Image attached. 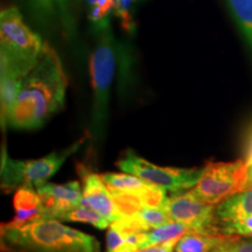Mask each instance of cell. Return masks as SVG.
<instances>
[{
	"label": "cell",
	"mask_w": 252,
	"mask_h": 252,
	"mask_svg": "<svg viewBox=\"0 0 252 252\" xmlns=\"http://www.w3.org/2000/svg\"><path fill=\"white\" fill-rule=\"evenodd\" d=\"M68 80L58 53L45 43L39 61L24 78L6 126L36 130L63 108Z\"/></svg>",
	"instance_id": "6da1fadb"
},
{
	"label": "cell",
	"mask_w": 252,
	"mask_h": 252,
	"mask_svg": "<svg viewBox=\"0 0 252 252\" xmlns=\"http://www.w3.org/2000/svg\"><path fill=\"white\" fill-rule=\"evenodd\" d=\"M1 241L20 252H100L99 242L94 236L50 219L17 228L2 225Z\"/></svg>",
	"instance_id": "7a4b0ae2"
},
{
	"label": "cell",
	"mask_w": 252,
	"mask_h": 252,
	"mask_svg": "<svg viewBox=\"0 0 252 252\" xmlns=\"http://www.w3.org/2000/svg\"><path fill=\"white\" fill-rule=\"evenodd\" d=\"M45 42L25 23L18 7H6L0 13V65L26 77L35 67Z\"/></svg>",
	"instance_id": "3957f363"
},
{
	"label": "cell",
	"mask_w": 252,
	"mask_h": 252,
	"mask_svg": "<svg viewBox=\"0 0 252 252\" xmlns=\"http://www.w3.org/2000/svg\"><path fill=\"white\" fill-rule=\"evenodd\" d=\"M98 40L90 56V77L93 87V117L91 127L96 140L105 131L109 116L110 90L116 71V41L110 26L98 32Z\"/></svg>",
	"instance_id": "277c9868"
},
{
	"label": "cell",
	"mask_w": 252,
	"mask_h": 252,
	"mask_svg": "<svg viewBox=\"0 0 252 252\" xmlns=\"http://www.w3.org/2000/svg\"><path fill=\"white\" fill-rule=\"evenodd\" d=\"M84 140L86 137L75 141L67 149L33 160H14L4 150L1 153V188L6 190L20 187L35 189L56 174L65 160L77 152Z\"/></svg>",
	"instance_id": "5b68a950"
},
{
	"label": "cell",
	"mask_w": 252,
	"mask_h": 252,
	"mask_svg": "<svg viewBox=\"0 0 252 252\" xmlns=\"http://www.w3.org/2000/svg\"><path fill=\"white\" fill-rule=\"evenodd\" d=\"M248 166L244 160L230 162H210L193 188L198 198L216 206L232 195L247 189Z\"/></svg>",
	"instance_id": "8992f818"
},
{
	"label": "cell",
	"mask_w": 252,
	"mask_h": 252,
	"mask_svg": "<svg viewBox=\"0 0 252 252\" xmlns=\"http://www.w3.org/2000/svg\"><path fill=\"white\" fill-rule=\"evenodd\" d=\"M117 166L125 173L133 174L141 180L172 193H179L194 188L203 172V168L157 166L137 156L132 150L126 151L124 157L118 160Z\"/></svg>",
	"instance_id": "52a82bcc"
},
{
	"label": "cell",
	"mask_w": 252,
	"mask_h": 252,
	"mask_svg": "<svg viewBox=\"0 0 252 252\" xmlns=\"http://www.w3.org/2000/svg\"><path fill=\"white\" fill-rule=\"evenodd\" d=\"M165 210L172 220L184 223L191 232L220 234L216 220V206L203 202L194 193L193 188L169 196Z\"/></svg>",
	"instance_id": "ba28073f"
},
{
	"label": "cell",
	"mask_w": 252,
	"mask_h": 252,
	"mask_svg": "<svg viewBox=\"0 0 252 252\" xmlns=\"http://www.w3.org/2000/svg\"><path fill=\"white\" fill-rule=\"evenodd\" d=\"M42 201L41 220H59L63 214L82 202V189L78 181L56 185L45 182L35 188Z\"/></svg>",
	"instance_id": "9c48e42d"
},
{
	"label": "cell",
	"mask_w": 252,
	"mask_h": 252,
	"mask_svg": "<svg viewBox=\"0 0 252 252\" xmlns=\"http://www.w3.org/2000/svg\"><path fill=\"white\" fill-rule=\"evenodd\" d=\"M81 204L93 208L94 210L102 214L110 223H113L123 216L109 188L102 180V176L94 173H87L83 175Z\"/></svg>",
	"instance_id": "30bf717a"
},
{
	"label": "cell",
	"mask_w": 252,
	"mask_h": 252,
	"mask_svg": "<svg viewBox=\"0 0 252 252\" xmlns=\"http://www.w3.org/2000/svg\"><path fill=\"white\" fill-rule=\"evenodd\" d=\"M14 219L2 224L5 226H23L42 217V201L36 189L20 187L15 190L13 197Z\"/></svg>",
	"instance_id": "8fae6325"
},
{
	"label": "cell",
	"mask_w": 252,
	"mask_h": 252,
	"mask_svg": "<svg viewBox=\"0 0 252 252\" xmlns=\"http://www.w3.org/2000/svg\"><path fill=\"white\" fill-rule=\"evenodd\" d=\"M216 220L220 232L232 223L252 215V188L232 195L216 206Z\"/></svg>",
	"instance_id": "7c38bea8"
},
{
	"label": "cell",
	"mask_w": 252,
	"mask_h": 252,
	"mask_svg": "<svg viewBox=\"0 0 252 252\" xmlns=\"http://www.w3.org/2000/svg\"><path fill=\"white\" fill-rule=\"evenodd\" d=\"M24 78L12 69L0 65V117L2 128L6 127V122L20 93Z\"/></svg>",
	"instance_id": "4fadbf2b"
},
{
	"label": "cell",
	"mask_w": 252,
	"mask_h": 252,
	"mask_svg": "<svg viewBox=\"0 0 252 252\" xmlns=\"http://www.w3.org/2000/svg\"><path fill=\"white\" fill-rule=\"evenodd\" d=\"M231 237L224 234H201L188 232L179 239L175 244L174 252H209L217 245Z\"/></svg>",
	"instance_id": "5bb4252c"
},
{
	"label": "cell",
	"mask_w": 252,
	"mask_h": 252,
	"mask_svg": "<svg viewBox=\"0 0 252 252\" xmlns=\"http://www.w3.org/2000/svg\"><path fill=\"white\" fill-rule=\"evenodd\" d=\"M191 232V230L187 225L181 222L171 220V222L162 224L158 228H154L150 231H146V242H145V249L166 243L173 239H179L182 236Z\"/></svg>",
	"instance_id": "9a60e30c"
},
{
	"label": "cell",
	"mask_w": 252,
	"mask_h": 252,
	"mask_svg": "<svg viewBox=\"0 0 252 252\" xmlns=\"http://www.w3.org/2000/svg\"><path fill=\"white\" fill-rule=\"evenodd\" d=\"M230 13L252 49V0H226Z\"/></svg>",
	"instance_id": "2e32d148"
},
{
	"label": "cell",
	"mask_w": 252,
	"mask_h": 252,
	"mask_svg": "<svg viewBox=\"0 0 252 252\" xmlns=\"http://www.w3.org/2000/svg\"><path fill=\"white\" fill-rule=\"evenodd\" d=\"M59 220H65V222L88 223V224H91L94 228L100 230L110 228V224H111L109 220H106L102 214L94 210L93 208L84 206V204H80V206L68 210Z\"/></svg>",
	"instance_id": "e0dca14e"
},
{
	"label": "cell",
	"mask_w": 252,
	"mask_h": 252,
	"mask_svg": "<svg viewBox=\"0 0 252 252\" xmlns=\"http://www.w3.org/2000/svg\"><path fill=\"white\" fill-rule=\"evenodd\" d=\"M28 12L37 24L43 27L53 26L59 15L55 0H26Z\"/></svg>",
	"instance_id": "ac0fdd59"
},
{
	"label": "cell",
	"mask_w": 252,
	"mask_h": 252,
	"mask_svg": "<svg viewBox=\"0 0 252 252\" xmlns=\"http://www.w3.org/2000/svg\"><path fill=\"white\" fill-rule=\"evenodd\" d=\"M102 180L109 190L113 191H131L144 187L149 182L141 180L140 178L130 173H104Z\"/></svg>",
	"instance_id": "d6986e66"
},
{
	"label": "cell",
	"mask_w": 252,
	"mask_h": 252,
	"mask_svg": "<svg viewBox=\"0 0 252 252\" xmlns=\"http://www.w3.org/2000/svg\"><path fill=\"white\" fill-rule=\"evenodd\" d=\"M116 0H98L91 6L89 19L97 31H102L109 26V15L115 11Z\"/></svg>",
	"instance_id": "ffe728a7"
},
{
	"label": "cell",
	"mask_w": 252,
	"mask_h": 252,
	"mask_svg": "<svg viewBox=\"0 0 252 252\" xmlns=\"http://www.w3.org/2000/svg\"><path fill=\"white\" fill-rule=\"evenodd\" d=\"M58 6L59 19L61 21L64 33L68 37H74L76 33V24H75L74 15L71 13L70 0H55Z\"/></svg>",
	"instance_id": "44dd1931"
},
{
	"label": "cell",
	"mask_w": 252,
	"mask_h": 252,
	"mask_svg": "<svg viewBox=\"0 0 252 252\" xmlns=\"http://www.w3.org/2000/svg\"><path fill=\"white\" fill-rule=\"evenodd\" d=\"M132 1L133 0H116L115 6V13L121 20L122 27L127 32L134 30V23L131 14Z\"/></svg>",
	"instance_id": "7402d4cb"
},
{
	"label": "cell",
	"mask_w": 252,
	"mask_h": 252,
	"mask_svg": "<svg viewBox=\"0 0 252 252\" xmlns=\"http://www.w3.org/2000/svg\"><path fill=\"white\" fill-rule=\"evenodd\" d=\"M222 234L230 236H244V237H252V215L247 219L238 220L225 226L222 230Z\"/></svg>",
	"instance_id": "603a6c76"
},
{
	"label": "cell",
	"mask_w": 252,
	"mask_h": 252,
	"mask_svg": "<svg viewBox=\"0 0 252 252\" xmlns=\"http://www.w3.org/2000/svg\"><path fill=\"white\" fill-rule=\"evenodd\" d=\"M238 241V236H231V237L226 239V241L223 242L212 249L209 252H235L236 243Z\"/></svg>",
	"instance_id": "cb8c5ba5"
},
{
	"label": "cell",
	"mask_w": 252,
	"mask_h": 252,
	"mask_svg": "<svg viewBox=\"0 0 252 252\" xmlns=\"http://www.w3.org/2000/svg\"><path fill=\"white\" fill-rule=\"evenodd\" d=\"M179 239H173V241H168L166 242V243L154 245V247L144 249V250H141L140 252H173L175 248V244L178 243Z\"/></svg>",
	"instance_id": "d4e9b609"
},
{
	"label": "cell",
	"mask_w": 252,
	"mask_h": 252,
	"mask_svg": "<svg viewBox=\"0 0 252 252\" xmlns=\"http://www.w3.org/2000/svg\"><path fill=\"white\" fill-rule=\"evenodd\" d=\"M244 161L247 166L252 165V126L249 130L247 134V139H245V146H244Z\"/></svg>",
	"instance_id": "484cf974"
},
{
	"label": "cell",
	"mask_w": 252,
	"mask_h": 252,
	"mask_svg": "<svg viewBox=\"0 0 252 252\" xmlns=\"http://www.w3.org/2000/svg\"><path fill=\"white\" fill-rule=\"evenodd\" d=\"M235 252H252V239L248 241H237Z\"/></svg>",
	"instance_id": "4316f807"
},
{
	"label": "cell",
	"mask_w": 252,
	"mask_h": 252,
	"mask_svg": "<svg viewBox=\"0 0 252 252\" xmlns=\"http://www.w3.org/2000/svg\"><path fill=\"white\" fill-rule=\"evenodd\" d=\"M252 188V165L248 166V180H247V189Z\"/></svg>",
	"instance_id": "83f0119b"
},
{
	"label": "cell",
	"mask_w": 252,
	"mask_h": 252,
	"mask_svg": "<svg viewBox=\"0 0 252 252\" xmlns=\"http://www.w3.org/2000/svg\"><path fill=\"white\" fill-rule=\"evenodd\" d=\"M87 1L89 2V5H90V6H93V5L96 4V2L98 1V0H87Z\"/></svg>",
	"instance_id": "f1b7e54d"
},
{
	"label": "cell",
	"mask_w": 252,
	"mask_h": 252,
	"mask_svg": "<svg viewBox=\"0 0 252 252\" xmlns=\"http://www.w3.org/2000/svg\"><path fill=\"white\" fill-rule=\"evenodd\" d=\"M17 252H20V251H17Z\"/></svg>",
	"instance_id": "f546056e"
}]
</instances>
